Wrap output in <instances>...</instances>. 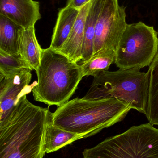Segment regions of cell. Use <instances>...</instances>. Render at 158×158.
Returning <instances> with one entry per match:
<instances>
[{"mask_svg": "<svg viewBox=\"0 0 158 158\" xmlns=\"http://www.w3.org/2000/svg\"><path fill=\"white\" fill-rule=\"evenodd\" d=\"M80 10L66 6L59 10L50 48L58 51L61 49L70 35Z\"/></svg>", "mask_w": 158, "mask_h": 158, "instance_id": "8fae6325", "label": "cell"}, {"mask_svg": "<svg viewBox=\"0 0 158 158\" xmlns=\"http://www.w3.org/2000/svg\"><path fill=\"white\" fill-rule=\"evenodd\" d=\"M130 110L117 98L88 100L76 98L58 107L51 113V120L58 127L86 138L122 121Z\"/></svg>", "mask_w": 158, "mask_h": 158, "instance_id": "7a4b0ae2", "label": "cell"}, {"mask_svg": "<svg viewBox=\"0 0 158 158\" xmlns=\"http://www.w3.org/2000/svg\"><path fill=\"white\" fill-rule=\"evenodd\" d=\"M82 154L83 158H158V129L149 123L132 126Z\"/></svg>", "mask_w": 158, "mask_h": 158, "instance_id": "5b68a950", "label": "cell"}, {"mask_svg": "<svg viewBox=\"0 0 158 158\" xmlns=\"http://www.w3.org/2000/svg\"><path fill=\"white\" fill-rule=\"evenodd\" d=\"M31 71L23 69L12 76L0 77V120L6 117L21 97L32 91L29 85Z\"/></svg>", "mask_w": 158, "mask_h": 158, "instance_id": "ba28073f", "label": "cell"}, {"mask_svg": "<svg viewBox=\"0 0 158 158\" xmlns=\"http://www.w3.org/2000/svg\"><path fill=\"white\" fill-rule=\"evenodd\" d=\"M42 49L35 35L34 27L22 28L20 34L19 54L28 63L31 70L36 71L41 63Z\"/></svg>", "mask_w": 158, "mask_h": 158, "instance_id": "5bb4252c", "label": "cell"}, {"mask_svg": "<svg viewBox=\"0 0 158 158\" xmlns=\"http://www.w3.org/2000/svg\"><path fill=\"white\" fill-rule=\"evenodd\" d=\"M106 0H92L84 27L82 60L87 62L93 55L95 28L97 19Z\"/></svg>", "mask_w": 158, "mask_h": 158, "instance_id": "7c38bea8", "label": "cell"}, {"mask_svg": "<svg viewBox=\"0 0 158 158\" xmlns=\"http://www.w3.org/2000/svg\"><path fill=\"white\" fill-rule=\"evenodd\" d=\"M0 15L24 28L34 27L41 17L39 2L34 0H0Z\"/></svg>", "mask_w": 158, "mask_h": 158, "instance_id": "9c48e42d", "label": "cell"}, {"mask_svg": "<svg viewBox=\"0 0 158 158\" xmlns=\"http://www.w3.org/2000/svg\"><path fill=\"white\" fill-rule=\"evenodd\" d=\"M91 2L81 8L68 39L58 51L76 63L82 60L85 20Z\"/></svg>", "mask_w": 158, "mask_h": 158, "instance_id": "30bf717a", "label": "cell"}, {"mask_svg": "<svg viewBox=\"0 0 158 158\" xmlns=\"http://www.w3.org/2000/svg\"><path fill=\"white\" fill-rule=\"evenodd\" d=\"M26 69L31 70L20 55L9 54L0 51V77L12 76Z\"/></svg>", "mask_w": 158, "mask_h": 158, "instance_id": "ac0fdd59", "label": "cell"}, {"mask_svg": "<svg viewBox=\"0 0 158 158\" xmlns=\"http://www.w3.org/2000/svg\"><path fill=\"white\" fill-rule=\"evenodd\" d=\"M52 113V112H51ZM51 113L45 129L44 148L45 154L53 153L81 139V135L61 129L51 120Z\"/></svg>", "mask_w": 158, "mask_h": 158, "instance_id": "4fadbf2b", "label": "cell"}, {"mask_svg": "<svg viewBox=\"0 0 158 158\" xmlns=\"http://www.w3.org/2000/svg\"><path fill=\"white\" fill-rule=\"evenodd\" d=\"M158 32L143 22L128 24L116 53L115 64L121 69L149 66L158 53Z\"/></svg>", "mask_w": 158, "mask_h": 158, "instance_id": "8992f818", "label": "cell"}, {"mask_svg": "<svg viewBox=\"0 0 158 158\" xmlns=\"http://www.w3.org/2000/svg\"><path fill=\"white\" fill-rule=\"evenodd\" d=\"M148 97L146 116L149 123L158 125V53L149 66Z\"/></svg>", "mask_w": 158, "mask_h": 158, "instance_id": "2e32d148", "label": "cell"}, {"mask_svg": "<svg viewBox=\"0 0 158 158\" xmlns=\"http://www.w3.org/2000/svg\"><path fill=\"white\" fill-rule=\"evenodd\" d=\"M38 81L32 86L34 100L60 106L72 97L83 77L81 65L51 48L42 49L36 70Z\"/></svg>", "mask_w": 158, "mask_h": 158, "instance_id": "3957f363", "label": "cell"}, {"mask_svg": "<svg viewBox=\"0 0 158 158\" xmlns=\"http://www.w3.org/2000/svg\"><path fill=\"white\" fill-rule=\"evenodd\" d=\"M140 69L105 71L94 77L92 84L82 98L88 100L117 98L131 109L145 115L148 97V75Z\"/></svg>", "mask_w": 158, "mask_h": 158, "instance_id": "277c9868", "label": "cell"}, {"mask_svg": "<svg viewBox=\"0 0 158 158\" xmlns=\"http://www.w3.org/2000/svg\"><path fill=\"white\" fill-rule=\"evenodd\" d=\"M22 27L0 15V51L20 55V34Z\"/></svg>", "mask_w": 158, "mask_h": 158, "instance_id": "9a60e30c", "label": "cell"}, {"mask_svg": "<svg viewBox=\"0 0 158 158\" xmlns=\"http://www.w3.org/2000/svg\"><path fill=\"white\" fill-rule=\"evenodd\" d=\"M127 25L125 8L118 0H106L96 26L93 55L104 50L116 53Z\"/></svg>", "mask_w": 158, "mask_h": 158, "instance_id": "52a82bcc", "label": "cell"}, {"mask_svg": "<svg viewBox=\"0 0 158 158\" xmlns=\"http://www.w3.org/2000/svg\"><path fill=\"white\" fill-rule=\"evenodd\" d=\"M116 53L111 50H104L95 54L87 62L81 65L83 77H96L101 72L108 71L115 63Z\"/></svg>", "mask_w": 158, "mask_h": 158, "instance_id": "e0dca14e", "label": "cell"}, {"mask_svg": "<svg viewBox=\"0 0 158 158\" xmlns=\"http://www.w3.org/2000/svg\"><path fill=\"white\" fill-rule=\"evenodd\" d=\"M21 97L6 117L0 120V158H43L47 108L33 105Z\"/></svg>", "mask_w": 158, "mask_h": 158, "instance_id": "6da1fadb", "label": "cell"}, {"mask_svg": "<svg viewBox=\"0 0 158 158\" xmlns=\"http://www.w3.org/2000/svg\"><path fill=\"white\" fill-rule=\"evenodd\" d=\"M92 0H68L66 6L80 9Z\"/></svg>", "mask_w": 158, "mask_h": 158, "instance_id": "d6986e66", "label": "cell"}]
</instances>
